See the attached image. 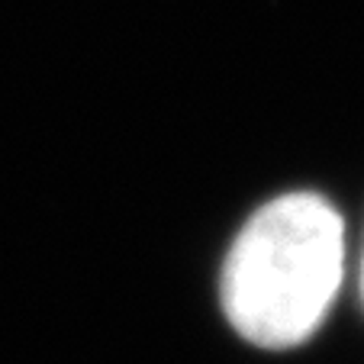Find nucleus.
<instances>
[{
    "instance_id": "2",
    "label": "nucleus",
    "mask_w": 364,
    "mask_h": 364,
    "mask_svg": "<svg viewBox=\"0 0 364 364\" xmlns=\"http://www.w3.org/2000/svg\"><path fill=\"white\" fill-rule=\"evenodd\" d=\"M361 294H364V264H361Z\"/></svg>"
},
{
    "instance_id": "1",
    "label": "nucleus",
    "mask_w": 364,
    "mask_h": 364,
    "mask_svg": "<svg viewBox=\"0 0 364 364\" xmlns=\"http://www.w3.org/2000/svg\"><path fill=\"white\" fill-rule=\"evenodd\" d=\"M345 271V226L319 193H287L242 226L223 268V306L242 338L294 348L326 319Z\"/></svg>"
}]
</instances>
